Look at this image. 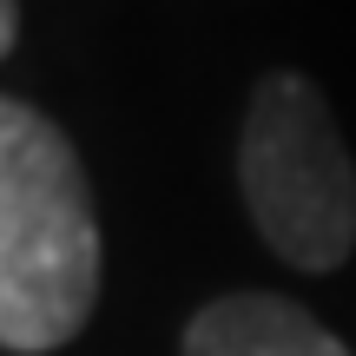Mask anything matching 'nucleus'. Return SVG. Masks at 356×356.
<instances>
[{
    "instance_id": "obj_1",
    "label": "nucleus",
    "mask_w": 356,
    "mask_h": 356,
    "mask_svg": "<svg viewBox=\"0 0 356 356\" xmlns=\"http://www.w3.org/2000/svg\"><path fill=\"white\" fill-rule=\"evenodd\" d=\"M99 211L73 139L0 92V350L47 356L99 304Z\"/></svg>"
},
{
    "instance_id": "obj_2",
    "label": "nucleus",
    "mask_w": 356,
    "mask_h": 356,
    "mask_svg": "<svg viewBox=\"0 0 356 356\" xmlns=\"http://www.w3.org/2000/svg\"><path fill=\"white\" fill-rule=\"evenodd\" d=\"M238 191L257 238L291 270H337L356 251V165L337 113L304 73H264L238 132Z\"/></svg>"
},
{
    "instance_id": "obj_3",
    "label": "nucleus",
    "mask_w": 356,
    "mask_h": 356,
    "mask_svg": "<svg viewBox=\"0 0 356 356\" xmlns=\"http://www.w3.org/2000/svg\"><path fill=\"white\" fill-rule=\"evenodd\" d=\"M185 356H350V343L291 297L231 291L185 323Z\"/></svg>"
},
{
    "instance_id": "obj_4",
    "label": "nucleus",
    "mask_w": 356,
    "mask_h": 356,
    "mask_svg": "<svg viewBox=\"0 0 356 356\" xmlns=\"http://www.w3.org/2000/svg\"><path fill=\"white\" fill-rule=\"evenodd\" d=\"M13 40H20V7H13V0H0V60L13 53Z\"/></svg>"
}]
</instances>
